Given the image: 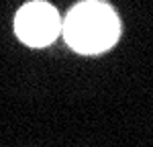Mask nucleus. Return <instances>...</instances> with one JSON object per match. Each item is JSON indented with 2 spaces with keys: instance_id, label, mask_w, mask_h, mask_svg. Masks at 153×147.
I'll list each match as a JSON object with an SVG mask.
<instances>
[{
  "instance_id": "nucleus-1",
  "label": "nucleus",
  "mask_w": 153,
  "mask_h": 147,
  "mask_svg": "<svg viewBox=\"0 0 153 147\" xmlns=\"http://www.w3.org/2000/svg\"><path fill=\"white\" fill-rule=\"evenodd\" d=\"M63 35L80 53H100L118 37V19L100 0H86L68 14Z\"/></svg>"
},
{
  "instance_id": "nucleus-2",
  "label": "nucleus",
  "mask_w": 153,
  "mask_h": 147,
  "mask_svg": "<svg viewBox=\"0 0 153 147\" xmlns=\"http://www.w3.org/2000/svg\"><path fill=\"white\" fill-rule=\"evenodd\" d=\"M59 33L57 10L47 2H29L16 14V35L27 45L43 47Z\"/></svg>"
}]
</instances>
